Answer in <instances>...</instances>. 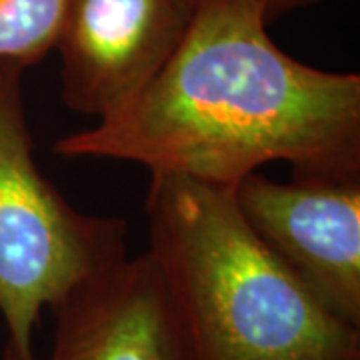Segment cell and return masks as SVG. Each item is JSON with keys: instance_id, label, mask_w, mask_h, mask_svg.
I'll return each mask as SVG.
<instances>
[{"instance_id": "cell-6", "label": "cell", "mask_w": 360, "mask_h": 360, "mask_svg": "<svg viewBox=\"0 0 360 360\" xmlns=\"http://www.w3.org/2000/svg\"><path fill=\"white\" fill-rule=\"evenodd\" d=\"M51 310L56 333L46 360H198L148 250L92 274Z\"/></svg>"}, {"instance_id": "cell-8", "label": "cell", "mask_w": 360, "mask_h": 360, "mask_svg": "<svg viewBox=\"0 0 360 360\" xmlns=\"http://www.w3.org/2000/svg\"><path fill=\"white\" fill-rule=\"evenodd\" d=\"M245 2L257 6L258 11L262 13V16H264V20L270 25L272 20L281 18L283 14H288L292 13V11H298V8L310 6L316 0H245Z\"/></svg>"}, {"instance_id": "cell-2", "label": "cell", "mask_w": 360, "mask_h": 360, "mask_svg": "<svg viewBox=\"0 0 360 360\" xmlns=\"http://www.w3.org/2000/svg\"><path fill=\"white\" fill-rule=\"evenodd\" d=\"M150 248L198 360H360L340 321L260 243L232 186L150 174Z\"/></svg>"}, {"instance_id": "cell-1", "label": "cell", "mask_w": 360, "mask_h": 360, "mask_svg": "<svg viewBox=\"0 0 360 360\" xmlns=\"http://www.w3.org/2000/svg\"><path fill=\"white\" fill-rule=\"evenodd\" d=\"M266 26L245 0H205L176 54L139 94L54 150L219 186L270 162L290 165L296 180L360 179V77L296 60Z\"/></svg>"}, {"instance_id": "cell-7", "label": "cell", "mask_w": 360, "mask_h": 360, "mask_svg": "<svg viewBox=\"0 0 360 360\" xmlns=\"http://www.w3.org/2000/svg\"><path fill=\"white\" fill-rule=\"evenodd\" d=\"M68 0H0V58L25 68L56 51Z\"/></svg>"}, {"instance_id": "cell-4", "label": "cell", "mask_w": 360, "mask_h": 360, "mask_svg": "<svg viewBox=\"0 0 360 360\" xmlns=\"http://www.w3.org/2000/svg\"><path fill=\"white\" fill-rule=\"evenodd\" d=\"M250 231L340 321L360 328V179L232 186Z\"/></svg>"}, {"instance_id": "cell-3", "label": "cell", "mask_w": 360, "mask_h": 360, "mask_svg": "<svg viewBox=\"0 0 360 360\" xmlns=\"http://www.w3.org/2000/svg\"><path fill=\"white\" fill-rule=\"evenodd\" d=\"M25 66L0 58V314L2 360H34L44 307L122 260L127 222L77 210L34 160L22 98Z\"/></svg>"}, {"instance_id": "cell-5", "label": "cell", "mask_w": 360, "mask_h": 360, "mask_svg": "<svg viewBox=\"0 0 360 360\" xmlns=\"http://www.w3.org/2000/svg\"><path fill=\"white\" fill-rule=\"evenodd\" d=\"M205 0H68L56 51L60 98L101 120L170 63Z\"/></svg>"}]
</instances>
